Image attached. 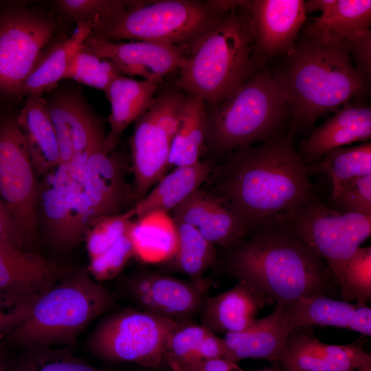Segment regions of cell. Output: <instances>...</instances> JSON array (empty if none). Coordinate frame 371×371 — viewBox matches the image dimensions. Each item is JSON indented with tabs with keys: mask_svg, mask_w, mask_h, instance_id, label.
Listing matches in <instances>:
<instances>
[{
	"mask_svg": "<svg viewBox=\"0 0 371 371\" xmlns=\"http://www.w3.org/2000/svg\"><path fill=\"white\" fill-rule=\"evenodd\" d=\"M134 216L133 207L120 214L93 219L84 236L89 259L107 250L127 234Z\"/></svg>",
	"mask_w": 371,
	"mask_h": 371,
	"instance_id": "37",
	"label": "cell"
},
{
	"mask_svg": "<svg viewBox=\"0 0 371 371\" xmlns=\"http://www.w3.org/2000/svg\"><path fill=\"white\" fill-rule=\"evenodd\" d=\"M216 198L217 196L198 189L172 210L173 221L196 228Z\"/></svg>",
	"mask_w": 371,
	"mask_h": 371,
	"instance_id": "42",
	"label": "cell"
},
{
	"mask_svg": "<svg viewBox=\"0 0 371 371\" xmlns=\"http://www.w3.org/2000/svg\"><path fill=\"white\" fill-rule=\"evenodd\" d=\"M371 1L333 0V3L304 30L307 35H316L344 41L370 29Z\"/></svg>",
	"mask_w": 371,
	"mask_h": 371,
	"instance_id": "30",
	"label": "cell"
},
{
	"mask_svg": "<svg viewBox=\"0 0 371 371\" xmlns=\"http://www.w3.org/2000/svg\"><path fill=\"white\" fill-rule=\"evenodd\" d=\"M259 371H282V370H280L278 369L269 368V369H264Z\"/></svg>",
	"mask_w": 371,
	"mask_h": 371,
	"instance_id": "51",
	"label": "cell"
},
{
	"mask_svg": "<svg viewBox=\"0 0 371 371\" xmlns=\"http://www.w3.org/2000/svg\"><path fill=\"white\" fill-rule=\"evenodd\" d=\"M271 71L288 105L293 135L370 92L341 40L304 33Z\"/></svg>",
	"mask_w": 371,
	"mask_h": 371,
	"instance_id": "2",
	"label": "cell"
},
{
	"mask_svg": "<svg viewBox=\"0 0 371 371\" xmlns=\"http://www.w3.org/2000/svg\"><path fill=\"white\" fill-rule=\"evenodd\" d=\"M133 256L134 248L127 233L107 250L90 258L87 270L98 282L111 280L122 272Z\"/></svg>",
	"mask_w": 371,
	"mask_h": 371,
	"instance_id": "40",
	"label": "cell"
},
{
	"mask_svg": "<svg viewBox=\"0 0 371 371\" xmlns=\"http://www.w3.org/2000/svg\"><path fill=\"white\" fill-rule=\"evenodd\" d=\"M239 368L236 362L226 358H217L201 361L188 371H234Z\"/></svg>",
	"mask_w": 371,
	"mask_h": 371,
	"instance_id": "47",
	"label": "cell"
},
{
	"mask_svg": "<svg viewBox=\"0 0 371 371\" xmlns=\"http://www.w3.org/2000/svg\"><path fill=\"white\" fill-rule=\"evenodd\" d=\"M371 138V108L364 98L352 99L338 109L300 143L305 165L318 161L328 151Z\"/></svg>",
	"mask_w": 371,
	"mask_h": 371,
	"instance_id": "20",
	"label": "cell"
},
{
	"mask_svg": "<svg viewBox=\"0 0 371 371\" xmlns=\"http://www.w3.org/2000/svg\"><path fill=\"white\" fill-rule=\"evenodd\" d=\"M211 172L210 166L201 161L192 165L177 166L165 175L156 186L133 207L137 218L148 214L173 210L205 182Z\"/></svg>",
	"mask_w": 371,
	"mask_h": 371,
	"instance_id": "28",
	"label": "cell"
},
{
	"mask_svg": "<svg viewBox=\"0 0 371 371\" xmlns=\"http://www.w3.org/2000/svg\"><path fill=\"white\" fill-rule=\"evenodd\" d=\"M246 3L195 41L179 69L175 86L206 107L220 104L256 71Z\"/></svg>",
	"mask_w": 371,
	"mask_h": 371,
	"instance_id": "4",
	"label": "cell"
},
{
	"mask_svg": "<svg viewBox=\"0 0 371 371\" xmlns=\"http://www.w3.org/2000/svg\"><path fill=\"white\" fill-rule=\"evenodd\" d=\"M179 324L142 310L124 309L102 319L87 346L93 355L106 361L158 369L167 365L168 341Z\"/></svg>",
	"mask_w": 371,
	"mask_h": 371,
	"instance_id": "8",
	"label": "cell"
},
{
	"mask_svg": "<svg viewBox=\"0 0 371 371\" xmlns=\"http://www.w3.org/2000/svg\"><path fill=\"white\" fill-rule=\"evenodd\" d=\"M48 93L46 106L58 138L61 163L67 165L73 179L82 185L89 156L102 146L106 136L102 124L78 88L58 85Z\"/></svg>",
	"mask_w": 371,
	"mask_h": 371,
	"instance_id": "13",
	"label": "cell"
},
{
	"mask_svg": "<svg viewBox=\"0 0 371 371\" xmlns=\"http://www.w3.org/2000/svg\"><path fill=\"white\" fill-rule=\"evenodd\" d=\"M94 27L93 22L79 24L69 37L44 49L24 81L20 97L42 96L64 80L72 57L82 48Z\"/></svg>",
	"mask_w": 371,
	"mask_h": 371,
	"instance_id": "26",
	"label": "cell"
},
{
	"mask_svg": "<svg viewBox=\"0 0 371 371\" xmlns=\"http://www.w3.org/2000/svg\"><path fill=\"white\" fill-rule=\"evenodd\" d=\"M284 317L291 330L297 327L330 326L371 335L370 308L325 295L303 297L285 307Z\"/></svg>",
	"mask_w": 371,
	"mask_h": 371,
	"instance_id": "22",
	"label": "cell"
},
{
	"mask_svg": "<svg viewBox=\"0 0 371 371\" xmlns=\"http://www.w3.org/2000/svg\"><path fill=\"white\" fill-rule=\"evenodd\" d=\"M288 105L266 65L223 102L205 106L206 147L219 155L286 133Z\"/></svg>",
	"mask_w": 371,
	"mask_h": 371,
	"instance_id": "6",
	"label": "cell"
},
{
	"mask_svg": "<svg viewBox=\"0 0 371 371\" xmlns=\"http://www.w3.org/2000/svg\"><path fill=\"white\" fill-rule=\"evenodd\" d=\"M342 300L368 306L371 299V247H360L332 271Z\"/></svg>",
	"mask_w": 371,
	"mask_h": 371,
	"instance_id": "34",
	"label": "cell"
},
{
	"mask_svg": "<svg viewBox=\"0 0 371 371\" xmlns=\"http://www.w3.org/2000/svg\"><path fill=\"white\" fill-rule=\"evenodd\" d=\"M34 302H19L0 296V336L7 335L25 319Z\"/></svg>",
	"mask_w": 371,
	"mask_h": 371,
	"instance_id": "44",
	"label": "cell"
},
{
	"mask_svg": "<svg viewBox=\"0 0 371 371\" xmlns=\"http://www.w3.org/2000/svg\"><path fill=\"white\" fill-rule=\"evenodd\" d=\"M130 3L131 1L124 0H57L54 1L55 7L67 21L76 23L77 25L93 22L95 27L122 12Z\"/></svg>",
	"mask_w": 371,
	"mask_h": 371,
	"instance_id": "38",
	"label": "cell"
},
{
	"mask_svg": "<svg viewBox=\"0 0 371 371\" xmlns=\"http://www.w3.org/2000/svg\"><path fill=\"white\" fill-rule=\"evenodd\" d=\"M286 371H354L371 363V355L356 344L322 342L311 326L292 329L283 351L276 360Z\"/></svg>",
	"mask_w": 371,
	"mask_h": 371,
	"instance_id": "18",
	"label": "cell"
},
{
	"mask_svg": "<svg viewBox=\"0 0 371 371\" xmlns=\"http://www.w3.org/2000/svg\"><path fill=\"white\" fill-rule=\"evenodd\" d=\"M333 201L339 212L371 216V174L347 184Z\"/></svg>",
	"mask_w": 371,
	"mask_h": 371,
	"instance_id": "41",
	"label": "cell"
},
{
	"mask_svg": "<svg viewBox=\"0 0 371 371\" xmlns=\"http://www.w3.org/2000/svg\"><path fill=\"white\" fill-rule=\"evenodd\" d=\"M216 192L248 234L315 196L306 165L288 133L225 155Z\"/></svg>",
	"mask_w": 371,
	"mask_h": 371,
	"instance_id": "1",
	"label": "cell"
},
{
	"mask_svg": "<svg viewBox=\"0 0 371 371\" xmlns=\"http://www.w3.org/2000/svg\"><path fill=\"white\" fill-rule=\"evenodd\" d=\"M59 264L0 242V296L34 302L67 272Z\"/></svg>",
	"mask_w": 371,
	"mask_h": 371,
	"instance_id": "19",
	"label": "cell"
},
{
	"mask_svg": "<svg viewBox=\"0 0 371 371\" xmlns=\"http://www.w3.org/2000/svg\"><path fill=\"white\" fill-rule=\"evenodd\" d=\"M16 116L0 117V199L30 249L37 239L38 180Z\"/></svg>",
	"mask_w": 371,
	"mask_h": 371,
	"instance_id": "12",
	"label": "cell"
},
{
	"mask_svg": "<svg viewBox=\"0 0 371 371\" xmlns=\"http://www.w3.org/2000/svg\"><path fill=\"white\" fill-rule=\"evenodd\" d=\"M0 371H8V368L6 367L4 358L1 351H0Z\"/></svg>",
	"mask_w": 371,
	"mask_h": 371,
	"instance_id": "49",
	"label": "cell"
},
{
	"mask_svg": "<svg viewBox=\"0 0 371 371\" xmlns=\"http://www.w3.org/2000/svg\"><path fill=\"white\" fill-rule=\"evenodd\" d=\"M225 355L226 346L224 339L209 330L196 351L198 363L203 360L225 358Z\"/></svg>",
	"mask_w": 371,
	"mask_h": 371,
	"instance_id": "46",
	"label": "cell"
},
{
	"mask_svg": "<svg viewBox=\"0 0 371 371\" xmlns=\"http://www.w3.org/2000/svg\"><path fill=\"white\" fill-rule=\"evenodd\" d=\"M56 29L52 16L25 6L0 13V93L20 97L22 85Z\"/></svg>",
	"mask_w": 371,
	"mask_h": 371,
	"instance_id": "11",
	"label": "cell"
},
{
	"mask_svg": "<svg viewBox=\"0 0 371 371\" xmlns=\"http://www.w3.org/2000/svg\"><path fill=\"white\" fill-rule=\"evenodd\" d=\"M284 311L285 307L276 304L271 314L256 319L244 330L225 333V358L236 363L245 359L276 361L283 351L291 331Z\"/></svg>",
	"mask_w": 371,
	"mask_h": 371,
	"instance_id": "23",
	"label": "cell"
},
{
	"mask_svg": "<svg viewBox=\"0 0 371 371\" xmlns=\"http://www.w3.org/2000/svg\"><path fill=\"white\" fill-rule=\"evenodd\" d=\"M114 304L112 293L87 270L69 271L35 300L29 315L7 335L25 350L71 346L89 324Z\"/></svg>",
	"mask_w": 371,
	"mask_h": 371,
	"instance_id": "5",
	"label": "cell"
},
{
	"mask_svg": "<svg viewBox=\"0 0 371 371\" xmlns=\"http://www.w3.org/2000/svg\"><path fill=\"white\" fill-rule=\"evenodd\" d=\"M124 295L142 311L177 323L192 322L199 315L208 289L160 273L131 274L120 284Z\"/></svg>",
	"mask_w": 371,
	"mask_h": 371,
	"instance_id": "14",
	"label": "cell"
},
{
	"mask_svg": "<svg viewBox=\"0 0 371 371\" xmlns=\"http://www.w3.org/2000/svg\"><path fill=\"white\" fill-rule=\"evenodd\" d=\"M41 177L38 180V222L40 221L48 243L64 250L67 194L74 180L65 164H59Z\"/></svg>",
	"mask_w": 371,
	"mask_h": 371,
	"instance_id": "27",
	"label": "cell"
},
{
	"mask_svg": "<svg viewBox=\"0 0 371 371\" xmlns=\"http://www.w3.org/2000/svg\"><path fill=\"white\" fill-rule=\"evenodd\" d=\"M16 120L36 176H42L62 164L58 141L45 98L27 97Z\"/></svg>",
	"mask_w": 371,
	"mask_h": 371,
	"instance_id": "24",
	"label": "cell"
},
{
	"mask_svg": "<svg viewBox=\"0 0 371 371\" xmlns=\"http://www.w3.org/2000/svg\"><path fill=\"white\" fill-rule=\"evenodd\" d=\"M175 223L177 244L170 258L175 268L188 276L190 281L208 289L210 284L203 274L215 262L214 245L203 237L196 227L175 221Z\"/></svg>",
	"mask_w": 371,
	"mask_h": 371,
	"instance_id": "33",
	"label": "cell"
},
{
	"mask_svg": "<svg viewBox=\"0 0 371 371\" xmlns=\"http://www.w3.org/2000/svg\"><path fill=\"white\" fill-rule=\"evenodd\" d=\"M85 51L111 61L122 74L161 82L184 63V47L148 41H107L89 36Z\"/></svg>",
	"mask_w": 371,
	"mask_h": 371,
	"instance_id": "16",
	"label": "cell"
},
{
	"mask_svg": "<svg viewBox=\"0 0 371 371\" xmlns=\"http://www.w3.org/2000/svg\"><path fill=\"white\" fill-rule=\"evenodd\" d=\"M135 255L142 262H160L170 259L176 250V225L166 213L155 212L133 221L128 230Z\"/></svg>",
	"mask_w": 371,
	"mask_h": 371,
	"instance_id": "29",
	"label": "cell"
},
{
	"mask_svg": "<svg viewBox=\"0 0 371 371\" xmlns=\"http://www.w3.org/2000/svg\"><path fill=\"white\" fill-rule=\"evenodd\" d=\"M167 365L172 371H186L181 368L175 361L171 359L166 360Z\"/></svg>",
	"mask_w": 371,
	"mask_h": 371,
	"instance_id": "48",
	"label": "cell"
},
{
	"mask_svg": "<svg viewBox=\"0 0 371 371\" xmlns=\"http://www.w3.org/2000/svg\"><path fill=\"white\" fill-rule=\"evenodd\" d=\"M12 371H103L74 356L69 348L26 349Z\"/></svg>",
	"mask_w": 371,
	"mask_h": 371,
	"instance_id": "35",
	"label": "cell"
},
{
	"mask_svg": "<svg viewBox=\"0 0 371 371\" xmlns=\"http://www.w3.org/2000/svg\"><path fill=\"white\" fill-rule=\"evenodd\" d=\"M159 82L137 80L124 75L116 78L104 93L111 104L108 119L110 130L102 150H114L128 125L140 117L150 105Z\"/></svg>",
	"mask_w": 371,
	"mask_h": 371,
	"instance_id": "25",
	"label": "cell"
},
{
	"mask_svg": "<svg viewBox=\"0 0 371 371\" xmlns=\"http://www.w3.org/2000/svg\"><path fill=\"white\" fill-rule=\"evenodd\" d=\"M0 242L21 251H28L29 249L22 232L11 212L1 199Z\"/></svg>",
	"mask_w": 371,
	"mask_h": 371,
	"instance_id": "45",
	"label": "cell"
},
{
	"mask_svg": "<svg viewBox=\"0 0 371 371\" xmlns=\"http://www.w3.org/2000/svg\"><path fill=\"white\" fill-rule=\"evenodd\" d=\"M234 371H243V370L239 368L238 370H234Z\"/></svg>",
	"mask_w": 371,
	"mask_h": 371,
	"instance_id": "52",
	"label": "cell"
},
{
	"mask_svg": "<svg viewBox=\"0 0 371 371\" xmlns=\"http://www.w3.org/2000/svg\"><path fill=\"white\" fill-rule=\"evenodd\" d=\"M229 249L227 273L276 304L289 307L306 297L337 295V284L326 262L291 233L262 229Z\"/></svg>",
	"mask_w": 371,
	"mask_h": 371,
	"instance_id": "3",
	"label": "cell"
},
{
	"mask_svg": "<svg viewBox=\"0 0 371 371\" xmlns=\"http://www.w3.org/2000/svg\"><path fill=\"white\" fill-rule=\"evenodd\" d=\"M355 62V69L365 83L371 79V30L360 32L344 41Z\"/></svg>",
	"mask_w": 371,
	"mask_h": 371,
	"instance_id": "43",
	"label": "cell"
},
{
	"mask_svg": "<svg viewBox=\"0 0 371 371\" xmlns=\"http://www.w3.org/2000/svg\"><path fill=\"white\" fill-rule=\"evenodd\" d=\"M189 94L169 87L154 96L135 121L130 139L134 195L137 201L164 175L178 123Z\"/></svg>",
	"mask_w": 371,
	"mask_h": 371,
	"instance_id": "10",
	"label": "cell"
},
{
	"mask_svg": "<svg viewBox=\"0 0 371 371\" xmlns=\"http://www.w3.org/2000/svg\"><path fill=\"white\" fill-rule=\"evenodd\" d=\"M230 12L221 1H131L122 12L95 26L90 36L113 42L135 40L190 47Z\"/></svg>",
	"mask_w": 371,
	"mask_h": 371,
	"instance_id": "7",
	"label": "cell"
},
{
	"mask_svg": "<svg viewBox=\"0 0 371 371\" xmlns=\"http://www.w3.org/2000/svg\"><path fill=\"white\" fill-rule=\"evenodd\" d=\"M206 148L205 104L189 95L182 111L169 156V166H182L200 161Z\"/></svg>",
	"mask_w": 371,
	"mask_h": 371,
	"instance_id": "32",
	"label": "cell"
},
{
	"mask_svg": "<svg viewBox=\"0 0 371 371\" xmlns=\"http://www.w3.org/2000/svg\"><path fill=\"white\" fill-rule=\"evenodd\" d=\"M308 175L325 174L333 183L331 199L353 180L371 174V143L333 148L316 163L306 165Z\"/></svg>",
	"mask_w": 371,
	"mask_h": 371,
	"instance_id": "31",
	"label": "cell"
},
{
	"mask_svg": "<svg viewBox=\"0 0 371 371\" xmlns=\"http://www.w3.org/2000/svg\"><path fill=\"white\" fill-rule=\"evenodd\" d=\"M209 330L192 322L181 323L170 337L166 347V360L175 361L184 370L198 364L196 351Z\"/></svg>",
	"mask_w": 371,
	"mask_h": 371,
	"instance_id": "39",
	"label": "cell"
},
{
	"mask_svg": "<svg viewBox=\"0 0 371 371\" xmlns=\"http://www.w3.org/2000/svg\"><path fill=\"white\" fill-rule=\"evenodd\" d=\"M120 75L111 61L81 48L72 57L64 80L71 79L105 93L113 81Z\"/></svg>",
	"mask_w": 371,
	"mask_h": 371,
	"instance_id": "36",
	"label": "cell"
},
{
	"mask_svg": "<svg viewBox=\"0 0 371 371\" xmlns=\"http://www.w3.org/2000/svg\"><path fill=\"white\" fill-rule=\"evenodd\" d=\"M274 302L243 281L229 290L207 296L199 315L201 324L214 333H237L250 326L260 309Z\"/></svg>",
	"mask_w": 371,
	"mask_h": 371,
	"instance_id": "21",
	"label": "cell"
},
{
	"mask_svg": "<svg viewBox=\"0 0 371 371\" xmlns=\"http://www.w3.org/2000/svg\"><path fill=\"white\" fill-rule=\"evenodd\" d=\"M354 371H371V363L366 364Z\"/></svg>",
	"mask_w": 371,
	"mask_h": 371,
	"instance_id": "50",
	"label": "cell"
},
{
	"mask_svg": "<svg viewBox=\"0 0 371 371\" xmlns=\"http://www.w3.org/2000/svg\"><path fill=\"white\" fill-rule=\"evenodd\" d=\"M269 227L302 240L332 271L370 236L371 216L334 210L315 195L280 216Z\"/></svg>",
	"mask_w": 371,
	"mask_h": 371,
	"instance_id": "9",
	"label": "cell"
},
{
	"mask_svg": "<svg viewBox=\"0 0 371 371\" xmlns=\"http://www.w3.org/2000/svg\"><path fill=\"white\" fill-rule=\"evenodd\" d=\"M128 166L127 157L119 150L107 153L100 148L89 156L82 188L93 219L122 213L135 197L134 191L127 181Z\"/></svg>",
	"mask_w": 371,
	"mask_h": 371,
	"instance_id": "17",
	"label": "cell"
},
{
	"mask_svg": "<svg viewBox=\"0 0 371 371\" xmlns=\"http://www.w3.org/2000/svg\"><path fill=\"white\" fill-rule=\"evenodd\" d=\"M304 3V0L247 1L256 71L293 48L306 20Z\"/></svg>",
	"mask_w": 371,
	"mask_h": 371,
	"instance_id": "15",
	"label": "cell"
}]
</instances>
